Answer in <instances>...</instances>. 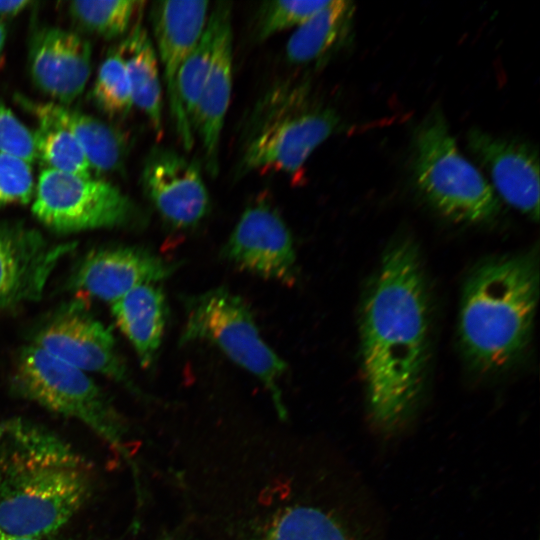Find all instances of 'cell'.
I'll return each instance as SVG.
<instances>
[{"mask_svg": "<svg viewBox=\"0 0 540 540\" xmlns=\"http://www.w3.org/2000/svg\"><path fill=\"white\" fill-rule=\"evenodd\" d=\"M362 369L373 420L399 424L422 392L430 354V305L416 245L394 242L367 290L360 318Z\"/></svg>", "mask_w": 540, "mask_h": 540, "instance_id": "1", "label": "cell"}, {"mask_svg": "<svg viewBox=\"0 0 540 540\" xmlns=\"http://www.w3.org/2000/svg\"><path fill=\"white\" fill-rule=\"evenodd\" d=\"M91 462L57 433L22 417L0 422V527L53 538L92 496Z\"/></svg>", "mask_w": 540, "mask_h": 540, "instance_id": "2", "label": "cell"}, {"mask_svg": "<svg viewBox=\"0 0 540 540\" xmlns=\"http://www.w3.org/2000/svg\"><path fill=\"white\" fill-rule=\"evenodd\" d=\"M538 295V265L531 255L490 260L470 275L458 328L473 369L498 372L520 357L531 338Z\"/></svg>", "mask_w": 540, "mask_h": 540, "instance_id": "3", "label": "cell"}, {"mask_svg": "<svg viewBox=\"0 0 540 540\" xmlns=\"http://www.w3.org/2000/svg\"><path fill=\"white\" fill-rule=\"evenodd\" d=\"M339 123L336 111L315 101L307 82L287 79L274 84L246 121L235 177L299 172Z\"/></svg>", "mask_w": 540, "mask_h": 540, "instance_id": "4", "label": "cell"}, {"mask_svg": "<svg viewBox=\"0 0 540 540\" xmlns=\"http://www.w3.org/2000/svg\"><path fill=\"white\" fill-rule=\"evenodd\" d=\"M412 173L423 198L451 220L483 223L500 212L491 184L459 151L438 110L429 113L415 132Z\"/></svg>", "mask_w": 540, "mask_h": 540, "instance_id": "5", "label": "cell"}, {"mask_svg": "<svg viewBox=\"0 0 540 540\" xmlns=\"http://www.w3.org/2000/svg\"><path fill=\"white\" fill-rule=\"evenodd\" d=\"M208 342L262 382L280 416L285 415L279 381L286 362L263 339L245 301L217 287L185 301V322L179 343Z\"/></svg>", "mask_w": 540, "mask_h": 540, "instance_id": "6", "label": "cell"}, {"mask_svg": "<svg viewBox=\"0 0 540 540\" xmlns=\"http://www.w3.org/2000/svg\"><path fill=\"white\" fill-rule=\"evenodd\" d=\"M13 383L24 398L80 422L110 448L126 452L120 418L86 372L31 344L18 356Z\"/></svg>", "mask_w": 540, "mask_h": 540, "instance_id": "7", "label": "cell"}, {"mask_svg": "<svg viewBox=\"0 0 540 540\" xmlns=\"http://www.w3.org/2000/svg\"><path fill=\"white\" fill-rule=\"evenodd\" d=\"M32 212L58 233L134 226L143 220L139 207L114 184L50 169L39 174Z\"/></svg>", "mask_w": 540, "mask_h": 540, "instance_id": "8", "label": "cell"}, {"mask_svg": "<svg viewBox=\"0 0 540 540\" xmlns=\"http://www.w3.org/2000/svg\"><path fill=\"white\" fill-rule=\"evenodd\" d=\"M223 256L240 270L292 286L297 278L291 232L276 207L259 198L241 214Z\"/></svg>", "mask_w": 540, "mask_h": 540, "instance_id": "9", "label": "cell"}, {"mask_svg": "<svg viewBox=\"0 0 540 540\" xmlns=\"http://www.w3.org/2000/svg\"><path fill=\"white\" fill-rule=\"evenodd\" d=\"M34 345L86 373L94 372L134 388L109 328L74 303L36 334Z\"/></svg>", "mask_w": 540, "mask_h": 540, "instance_id": "10", "label": "cell"}, {"mask_svg": "<svg viewBox=\"0 0 540 540\" xmlns=\"http://www.w3.org/2000/svg\"><path fill=\"white\" fill-rule=\"evenodd\" d=\"M141 184L159 216L175 230L196 227L210 210L199 164L174 149L157 146L149 152Z\"/></svg>", "mask_w": 540, "mask_h": 540, "instance_id": "11", "label": "cell"}, {"mask_svg": "<svg viewBox=\"0 0 540 540\" xmlns=\"http://www.w3.org/2000/svg\"><path fill=\"white\" fill-rule=\"evenodd\" d=\"M208 16L209 2L202 0L158 1L150 8L154 47L163 69L170 116L179 141L187 151L192 149L195 136L177 100L176 77L200 40Z\"/></svg>", "mask_w": 540, "mask_h": 540, "instance_id": "12", "label": "cell"}, {"mask_svg": "<svg viewBox=\"0 0 540 540\" xmlns=\"http://www.w3.org/2000/svg\"><path fill=\"white\" fill-rule=\"evenodd\" d=\"M208 21L212 28L213 49L209 72L197 104L192 127L201 142L205 170L210 177L219 173L220 141L233 86L232 7L217 2Z\"/></svg>", "mask_w": 540, "mask_h": 540, "instance_id": "13", "label": "cell"}, {"mask_svg": "<svg viewBox=\"0 0 540 540\" xmlns=\"http://www.w3.org/2000/svg\"><path fill=\"white\" fill-rule=\"evenodd\" d=\"M74 244H52L36 230L0 221V308L38 300Z\"/></svg>", "mask_w": 540, "mask_h": 540, "instance_id": "14", "label": "cell"}, {"mask_svg": "<svg viewBox=\"0 0 540 540\" xmlns=\"http://www.w3.org/2000/svg\"><path fill=\"white\" fill-rule=\"evenodd\" d=\"M91 45L80 34L40 26L28 42V67L35 87L55 103L69 106L91 74Z\"/></svg>", "mask_w": 540, "mask_h": 540, "instance_id": "15", "label": "cell"}, {"mask_svg": "<svg viewBox=\"0 0 540 540\" xmlns=\"http://www.w3.org/2000/svg\"><path fill=\"white\" fill-rule=\"evenodd\" d=\"M467 147L490 175L494 191L510 206L538 221L537 151L523 141L496 136L479 128L468 132Z\"/></svg>", "mask_w": 540, "mask_h": 540, "instance_id": "16", "label": "cell"}, {"mask_svg": "<svg viewBox=\"0 0 540 540\" xmlns=\"http://www.w3.org/2000/svg\"><path fill=\"white\" fill-rule=\"evenodd\" d=\"M149 250L138 247H107L90 251L71 278L72 288L113 303L144 284H156L177 269Z\"/></svg>", "mask_w": 540, "mask_h": 540, "instance_id": "17", "label": "cell"}, {"mask_svg": "<svg viewBox=\"0 0 540 540\" xmlns=\"http://www.w3.org/2000/svg\"><path fill=\"white\" fill-rule=\"evenodd\" d=\"M15 101L38 121L52 122L70 131L96 174L115 172L123 167L129 142L118 127L52 101H37L21 94L15 95Z\"/></svg>", "mask_w": 540, "mask_h": 540, "instance_id": "18", "label": "cell"}, {"mask_svg": "<svg viewBox=\"0 0 540 540\" xmlns=\"http://www.w3.org/2000/svg\"><path fill=\"white\" fill-rule=\"evenodd\" d=\"M111 305L114 320L143 368L156 359L166 322L165 295L156 284L134 288Z\"/></svg>", "mask_w": 540, "mask_h": 540, "instance_id": "19", "label": "cell"}, {"mask_svg": "<svg viewBox=\"0 0 540 540\" xmlns=\"http://www.w3.org/2000/svg\"><path fill=\"white\" fill-rule=\"evenodd\" d=\"M117 46L129 77L133 105L146 116L159 139L163 135V87L159 61L154 43L140 18Z\"/></svg>", "mask_w": 540, "mask_h": 540, "instance_id": "20", "label": "cell"}, {"mask_svg": "<svg viewBox=\"0 0 540 540\" xmlns=\"http://www.w3.org/2000/svg\"><path fill=\"white\" fill-rule=\"evenodd\" d=\"M354 10L350 1L330 0L327 6L295 28L285 46L286 61L304 65L325 56L347 32Z\"/></svg>", "mask_w": 540, "mask_h": 540, "instance_id": "21", "label": "cell"}, {"mask_svg": "<svg viewBox=\"0 0 540 540\" xmlns=\"http://www.w3.org/2000/svg\"><path fill=\"white\" fill-rule=\"evenodd\" d=\"M143 5L144 2L133 0L72 1L67 10L81 30L112 40L127 35L133 17L143 10Z\"/></svg>", "mask_w": 540, "mask_h": 540, "instance_id": "22", "label": "cell"}, {"mask_svg": "<svg viewBox=\"0 0 540 540\" xmlns=\"http://www.w3.org/2000/svg\"><path fill=\"white\" fill-rule=\"evenodd\" d=\"M262 540H354L334 517L311 506L285 509L270 523Z\"/></svg>", "mask_w": 540, "mask_h": 540, "instance_id": "23", "label": "cell"}, {"mask_svg": "<svg viewBox=\"0 0 540 540\" xmlns=\"http://www.w3.org/2000/svg\"><path fill=\"white\" fill-rule=\"evenodd\" d=\"M34 144L36 158L46 169L81 176H91L92 170L87 157L76 138L64 127L38 121Z\"/></svg>", "mask_w": 540, "mask_h": 540, "instance_id": "24", "label": "cell"}, {"mask_svg": "<svg viewBox=\"0 0 540 540\" xmlns=\"http://www.w3.org/2000/svg\"><path fill=\"white\" fill-rule=\"evenodd\" d=\"M91 97L110 118H124L134 106L126 66L117 45L102 60Z\"/></svg>", "mask_w": 540, "mask_h": 540, "instance_id": "25", "label": "cell"}, {"mask_svg": "<svg viewBox=\"0 0 540 540\" xmlns=\"http://www.w3.org/2000/svg\"><path fill=\"white\" fill-rule=\"evenodd\" d=\"M212 49V28L207 21L200 40L181 65L176 77L177 100L192 130L194 114L211 64Z\"/></svg>", "mask_w": 540, "mask_h": 540, "instance_id": "26", "label": "cell"}, {"mask_svg": "<svg viewBox=\"0 0 540 540\" xmlns=\"http://www.w3.org/2000/svg\"><path fill=\"white\" fill-rule=\"evenodd\" d=\"M324 1L276 0L262 3L254 22V36L265 41L273 35L292 27L297 28L329 4Z\"/></svg>", "mask_w": 540, "mask_h": 540, "instance_id": "27", "label": "cell"}, {"mask_svg": "<svg viewBox=\"0 0 540 540\" xmlns=\"http://www.w3.org/2000/svg\"><path fill=\"white\" fill-rule=\"evenodd\" d=\"M35 186L30 163L19 157L0 153V207L28 204L33 200Z\"/></svg>", "mask_w": 540, "mask_h": 540, "instance_id": "28", "label": "cell"}, {"mask_svg": "<svg viewBox=\"0 0 540 540\" xmlns=\"http://www.w3.org/2000/svg\"><path fill=\"white\" fill-rule=\"evenodd\" d=\"M0 153L28 163L36 159L33 132L24 125L0 98Z\"/></svg>", "mask_w": 540, "mask_h": 540, "instance_id": "29", "label": "cell"}, {"mask_svg": "<svg viewBox=\"0 0 540 540\" xmlns=\"http://www.w3.org/2000/svg\"><path fill=\"white\" fill-rule=\"evenodd\" d=\"M34 4L29 0H4L0 1V17L8 18L14 17L24 10L27 9L30 5Z\"/></svg>", "mask_w": 540, "mask_h": 540, "instance_id": "30", "label": "cell"}, {"mask_svg": "<svg viewBox=\"0 0 540 540\" xmlns=\"http://www.w3.org/2000/svg\"><path fill=\"white\" fill-rule=\"evenodd\" d=\"M7 40V28L5 24L0 22V65H2L4 61V50Z\"/></svg>", "mask_w": 540, "mask_h": 540, "instance_id": "31", "label": "cell"}, {"mask_svg": "<svg viewBox=\"0 0 540 540\" xmlns=\"http://www.w3.org/2000/svg\"><path fill=\"white\" fill-rule=\"evenodd\" d=\"M0 540H58V539H55L54 537L46 538V539H31V538L17 537V536H13L7 533L4 529L0 527Z\"/></svg>", "mask_w": 540, "mask_h": 540, "instance_id": "32", "label": "cell"}]
</instances>
